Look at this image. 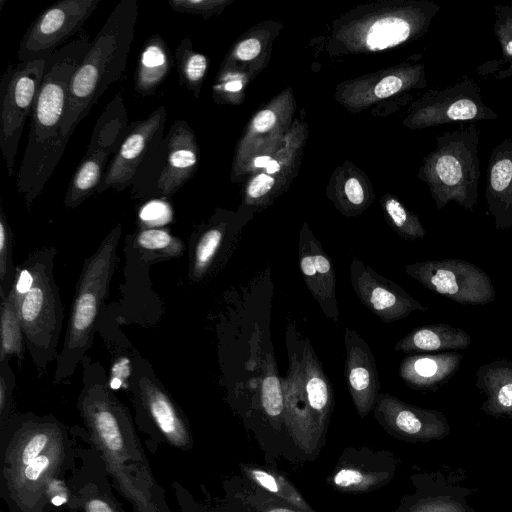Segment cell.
Here are the masks:
<instances>
[{"label": "cell", "mask_w": 512, "mask_h": 512, "mask_svg": "<svg viewBox=\"0 0 512 512\" xmlns=\"http://www.w3.org/2000/svg\"><path fill=\"white\" fill-rule=\"evenodd\" d=\"M92 40L81 33L46 59L43 79L30 115L25 152L16 187L29 208L61 160L68 140L62 124L72 77Z\"/></svg>", "instance_id": "6da1fadb"}, {"label": "cell", "mask_w": 512, "mask_h": 512, "mask_svg": "<svg viewBox=\"0 0 512 512\" xmlns=\"http://www.w3.org/2000/svg\"><path fill=\"white\" fill-rule=\"evenodd\" d=\"M138 13L136 0H121L92 40L70 83L62 124L66 140L102 94L125 72Z\"/></svg>", "instance_id": "7a4b0ae2"}, {"label": "cell", "mask_w": 512, "mask_h": 512, "mask_svg": "<svg viewBox=\"0 0 512 512\" xmlns=\"http://www.w3.org/2000/svg\"><path fill=\"white\" fill-rule=\"evenodd\" d=\"M121 235L118 224L87 260L77 285L56 380L70 375L91 341L92 330L114 271Z\"/></svg>", "instance_id": "3957f363"}, {"label": "cell", "mask_w": 512, "mask_h": 512, "mask_svg": "<svg viewBox=\"0 0 512 512\" xmlns=\"http://www.w3.org/2000/svg\"><path fill=\"white\" fill-rule=\"evenodd\" d=\"M45 65L44 59L11 64L0 80V149L9 177L14 174L20 139L31 115Z\"/></svg>", "instance_id": "277c9868"}, {"label": "cell", "mask_w": 512, "mask_h": 512, "mask_svg": "<svg viewBox=\"0 0 512 512\" xmlns=\"http://www.w3.org/2000/svg\"><path fill=\"white\" fill-rule=\"evenodd\" d=\"M128 129L126 110L118 94L98 119L88 150L67 188L66 207L75 208L96 193L110 163L109 157L118 151Z\"/></svg>", "instance_id": "5b68a950"}, {"label": "cell", "mask_w": 512, "mask_h": 512, "mask_svg": "<svg viewBox=\"0 0 512 512\" xmlns=\"http://www.w3.org/2000/svg\"><path fill=\"white\" fill-rule=\"evenodd\" d=\"M100 0H62L42 11L25 31L17 51L19 62L46 60L82 32Z\"/></svg>", "instance_id": "8992f818"}, {"label": "cell", "mask_w": 512, "mask_h": 512, "mask_svg": "<svg viewBox=\"0 0 512 512\" xmlns=\"http://www.w3.org/2000/svg\"><path fill=\"white\" fill-rule=\"evenodd\" d=\"M30 271L34 277L31 289L23 295L16 293V297L25 339L41 354L57 344L62 308L48 261L34 260Z\"/></svg>", "instance_id": "52a82bcc"}, {"label": "cell", "mask_w": 512, "mask_h": 512, "mask_svg": "<svg viewBox=\"0 0 512 512\" xmlns=\"http://www.w3.org/2000/svg\"><path fill=\"white\" fill-rule=\"evenodd\" d=\"M166 116L165 107L160 106L147 118L133 122L129 126L128 132L110 161L96 193L104 192L108 188L121 191L132 183L150 146L156 137L161 136Z\"/></svg>", "instance_id": "ba28073f"}, {"label": "cell", "mask_w": 512, "mask_h": 512, "mask_svg": "<svg viewBox=\"0 0 512 512\" xmlns=\"http://www.w3.org/2000/svg\"><path fill=\"white\" fill-rule=\"evenodd\" d=\"M349 273L358 299L384 323L405 318L415 309H425L396 283L380 275L357 257L351 261Z\"/></svg>", "instance_id": "9c48e42d"}, {"label": "cell", "mask_w": 512, "mask_h": 512, "mask_svg": "<svg viewBox=\"0 0 512 512\" xmlns=\"http://www.w3.org/2000/svg\"><path fill=\"white\" fill-rule=\"evenodd\" d=\"M373 411L387 431L408 441L440 440L449 433V426L441 415L404 403L387 393H379Z\"/></svg>", "instance_id": "30bf717a"}, {"label": "cell", "mask_w": 512, "mask_h": 512, "mask_svg": "<svg viewBox=\"0 0 512 512\" xmlns=\"http://www.w3.org/2000/svg\"><path fill=\"white\" fill-rule=\"evenodd\" d=\"M298 256L299 268L307 289L324 315L338 323L340 314L333 263L321 243L307 228L300 233Z\"/></svg>", "instance_id": "8fae6325"}, {"label": "cell", "mask_w": 512, "mask_h": 512, "mask_svg": "<svg viewBox=\"0 0 512 512\" xmlns=\"http://www.w3.org/2000/svg\"><path fill=\"white\" fill-rule=\"evenodd\" d=\"M346 348L344 375L349 394L360 417L373 410L380 393V380L374 355L369 344L357 331L348 327L344 332Z\"/></svg>", "instance_id": "7c38bea8"}, {"label": "cell", "mask_w": 512, "mask_h": 512, "mask_svg": "<svg viewBox=\"0 0 512 512\" xmlns=\"http://www.w3.org/2000/svg\"><path fill=\"white\" fill-rule=\"evenodd\" d=\"M288 370L281 379L284 391V417L286 425L302 449L311 451L323 432L310 408L301 374L300 355L288 347Z\"/></svg>", "instance_id": "4fadbf2b"}, {"label": "cell", "mask_w": 512, "mask_h": 512, "mask_svg": "<svg viewBox=\"0 0 512 512\" xmlns=\"http://www.w3.org/2000/svg\"><path fill=\"white\" fill-rule=\"evenodd\" d=\"M198 146L185 120H177L168 133V157L157 182L164 196H171L193 176L198 166Z\"/></svg>", "instance_id": "5bb4252c"}, {"label": "cell", "mask_w": 512, "mask_h": 512, "mask_svg": "<svg viewBox=\"0 0 512 512\" xmlns=\"http://www.w3.org/2000/svg\"><path fill=\"white\" fill-rule=\"evenodd\" d=\"M473 492L442 473H430L424 476L418 491L408 498L402 512H476L468 503Z\"/></svg>", "instance_id": "9a60e30c"}, {"label": "cell", "mask_w": 512, "mask_h": 512, "mask_svg": "<svg viewBox=\"0 0 512 512\" xmlns=\"http://www.w3.org/2000/svg\"><path fill=\"white\" fill-rule=\"evenodd\" d=\"M299 355L308 403L324 432L334 406V389L308 338Z\"/></svg>", "instance_id": "2e32d148"}, {"label": "cell", "mask_w": 512, "mask_h": 512, "mask_svg": "<svg viewBox=\"0 0 512 512\" xmlns=\"http://www.w3.org/2000/svg\"><path fill=\"white\" fill-rule=\"evenodd\" d=\"M173 65L171 51L163 37L156 33L144 43L134 75L135 91L145 97L156 89L170 74Z\"/></svg>", "instance_id": "e0dca14e"}, {"label": "cell", "mask_w": 512, "mask_h": 512, "mask_svg": "<svg viewBox=\"0 0 512 512\" xmlns=\"http://www.w3.org/2000/svg\"><path fill=\"white\" fill-rule=\"evenodd\" d=\"M455 146L444 147L434 163V173L448 192L476 186L477 175L474 174L472 153L458 152Z\"/></svg>", "instance_id": "ac0fdd59"}, {"label": "cell", "mask_w": 512, "mask_h": 512, "mask_svg": "<svg viewBox=\"0 0 512 512\" xmlns=\"http://www.w3.org/2000/svg\"><path fill=\"white\" fill-rule=\"evenodd\" d=\"M140 386L149 412L158 428L172 441L182 443L185 438V429L168 395L147 378L141 379Z\"/></svg>", "instance_id": "d6986e66"}, {"label": "cell", "mask_w": 512, "mask_h": 512, "mask_svg": "<svg viewBox=\"0 0 512 512\" xmlns=\"http://www.w3.org/2000/svg\"><path fill=\"white\" fill-rule=\"evenodd\" d=\"M179 83L198 97L208 69L207 57L194 50L192 42L183 38L175 51Z\"/></svg>", "instance_id": "ffe728a7"}, {"label": "cell", "mask_w": 512, "mask_h": 512, "mask_svg": "<svg viewBox=\"0 0 512 512\" xmlns=\"http://www.w3.org/2000/svg\"><path fill=\"white\" fill-rule=\"evenodd\" d=\"M23 329L20 321L14 286L1 305V360L20 355L23 350Z\"/></svg>", "instance_id": "44dd1931"}, {"label": "cell", "mask_w": 512, "mask_h": 512, "mask_svg": "<svg viewBox=\"0 0 512 512\" xmlns=\"http://www.w3.org/2000/svg\"><path fill=\"white\" fill-rule=\"evenodd\" d=\"M262 407L272 420L280 419L284 414V391L279 378L274 354L268 353L263 363L261 380Z\"/></svg>", "instance_id": "7402d4cb"}, {"label": "cell", "mask_w": 512, "mask_h": 512, "mask_svg": "<svg viewBox=\"0 0 512 512\" xmlns=\"http://www.w3.org/2000/svg\"><path fill=\"white\" fill-rule=\"evenodd\" d=\"M411 34L410 23L401 17H386L374 22L367 31L366 45L383 50L406 41Z\"/></svg>", "instance_id": "603a6c76"}, {"label": "cell", "mask_w": 512, "mask_h": 512, "mask_svg": "<svg viewBox=\"0 0 512 512\" xmlns=\"http://www.w3.org/2000/svg\"><path fill=\"white\" fill-rule=\"evenodd\" d=\"M222 223L207 228L198 238L193 258V275L201 278L212 266L225 241Z\"/></svg>", "instance_id": "cb8c5ba5"}, {"label": "cell", "mask_w": 512, "mask_h": 512, "mask_svg": "<svg viewBox=\"0 0 512 512\" xmlns=\"http://www.w3.org/2000/svg\"><path fill=\"white\" fill-rule=\"evenodd\" d=\"M247 473L262 488L285 499L290 505L301 509L303 512H310L309 506L301 495L281 476L256 468L248 469Z\"/></svg>", "instance_id": "d4e9b609"}, {"label": "cell", "mask_w": 512, "mask_h": 512, "mask_svg": "<svg viewBox=\"0 0 512 512\" xmlns=\"http://www.w3.org/2000/svg\"><path fill=\"white\" fill-rule=\"evenodd\" d=\"M488 188L498 198L512 197V151L501 152L492 159Z\"/></svg>", "instance_id": "484cf974"}, {"label": "cell", "mask_w": 512, "mask_h": 512, "mask_svg": "<svg viewBox=\"0 0 512 512\" xmlns=\"http://www.w3.org/2000/svg\"><path fill=\"white\" fill-rule=\"evenodd\" d=\"M384 209L391 225L401 237L414 239L423 236L424 231L417 218L411 215L398 200L388 198L384 203Z\"/></svg>", "instance_id": "4316f807"}, {"label": "cell", "mask_w": 512, "mask_h": 512, "mask_svg": "<svg viewBox=\"0 0 512 512\" xmlns=\"http://www.w3.org/2000/svg\"><path fill=\"white\" fill-rule=\"evenodd\" d=\"M136 243L139 247L151 250L162 251L168 255L180 254L183 245L173 237L166 229L147 228L141 230L136 237Z\"/></svg>", "instance_id": "83f0119b"}, {"label": "cell", "mask_w": 512, "mask_h": 512, "mask_svg": "<svg viewBox=\"0 0 512 512\" xmlns=\"http://www.w3.org/2000/svg\"><path fill=\"white\" fill-rule=\"evenodd\" d=\"M172 10L179 13L200 14L207 17L210 13L221 8L224 1L218 0H169Z\"/></svg>", "instance_id": "f1b7e54d"}, {"label": "cell", "mask_w": 512, "mask_h": 512, "mask_svg": "<svg viewBox=\"0 0 512 512\" xmlns=\"http://www.w3.org/2000/svg\"><path fill=\"white\" fill-rule=\"evenodd\" d=\"M479 113L476 102L468 98H460L448 106L444 115L449 120L464 121L476 118Z\"/></svg>", "instance_id": "f546056e"}, {"label": "cell", "mask_w": 512, "mask_h": 512, "mask_svg": "<svg viewBox=\"0 0 512 512\" xmlns=\"http://www.w3.org/2000/svg\"><path fill=\"white\" fill-rule=\"evenodd\" d=\"M9 225L5 217L3 208L0 209V278L1 282L7 273L8 268V248H9Z\"/></svg>", "instance_id": "4dcf8cb0"}, {"label": "cell", "mask_w": 512, "mask_h": 512, "mask_svg": "<svg viewBox=\"0 0 512 512\" xmlns=\"http://www.w3.org/2000/svg\"><path fill=\"white\" fill-rule=\"evenodd\" d=\"M47 442H48V436L46 434H44V433L35 434L24 447V450L22 452L23 464L28 465L36 457H38L40 452L43 450V448L47 444Z\"/></svg>", "instance_id": "1f68e13d"}, {"label": "cell", "mask_w": 512, "mask_h": 512, "mask_svg": "<svg viewBox=\"0 0 512 512\" xmlns=\"http://www.w3.org/2000/svg\"><path fill=\"white\" fill-rule=\"evenodd\" d=\"M130 375V361L120 357L111 367L110 388L118 389Z\"/></svg>", "instance_id": "d6a6232c"}, {"label": "cell", "mask_w": 512, "mask_h": 512, "mask_svg": "<svg viewBox=\"0 0 512 512\" xmlns=\"http://www.w3.org/2000/svg\"><path fill=\"white\" fill-rule=\"evenodd\" d=\"M274 182L268 174H259L249 184L247 193L252 199L260 198L271 190Z\"/></svg>", "instance_id": "836d02e7"}, {"label": "cell", "mask_w": 512, "mask_h": 512, "mask_svg": "<svg viewBox=\"0 0 512 512\" xmlns=\"http://www.w3.org/2000/svg\"><path fill=\"white\" fill-rule=\"evenodd\" d=\"M403 86L401 78L390 75L384 77L374 88V94L378 98H386L397 93Z\"/></svg>", "instance_id": "e575fe53"}, {"label": "cell", "mask_w": 512, "mask_h": 512, "mask_svg": "<svg viewBox=\"0 0 512 512\" xmlns=\"http://www.w3.org/2000/svg\"><path fill=\"white\" fill-rule=\"evenodd\" d=\"M261 51V43L257 39H247L238 44L235 55L242 61L255 58Z\"/></svg>", "instance_id": "d590c367"}, {"label": "cell", "mask_w": 512, "mask_h": 512, "mask_svg": "<svg viewBox=\"0 0 512 512\" xmlns=\"http://www.w3.org/2000/svg\"><path fill=\"white\" fill-rule=\"evenodd\" d=\"M167 216V209L163 208L161 205H152L146 207L141 213L143 222L154 226L164 224L167 221Z\"/></svg>", "instance_id": "8d00e7d4"}, {"label": "cell", "mask_w": 512, "mask_h": 512, "mask_svg": "<svg viewBox=\"0 0 512 512\" xmlns=\"http://www.w3.org/2000/svg\"><path fill=\"white\" fill-rule=\"evenodd\" d=\"M344 191L352 205L360 206L364 202V190L356 178L352 177L346 181Z\"/></svg>", "instance_id": "74e56055"}, {"label": "cell", "mask_w": 512, "mask_h": 512, "mask_svg": "<svg viewBox=\"0 0 512 512\" xmlns=\"http://www.w3.org/2000/svg\"><path fill=\"white\" fill-rule=\"evenodd\" d=\"M48 465L49 459L45 455H40L26 465L24 475L28 480L35 481L46 470Z\"/></svg>", "instance_id": "f35d334b"}, {"label": "cell", "mask_w": 512, "mask_h": 512, "mask_svg": "<svg viewBox=\"0 0 512 512\" xmlns=\"http://www.w3.org/2000/svg\"><path fill=\"white\" fill-rule=\"evenodd\" d=\"M276 121L275 114L270 110H263L259 112L253 119V128L257 132L268 131Z\"/></svg>", "instance_id": "ab89813d"}, {"label": "cell", "mask_w": 512, "mask_h": 512, "mask_svg": "<svg viewBox=\"0 0 512 512\" xmlns=\"http://www.w3.org/2000/svg\"><path fill=\"white\" fill-rule=\"evenodd\" d=\"M34 282L33 274L30 269H22L14 285L15 291L19 295L27 293Z\"/></svg>", "instance_id": "60d3db41"}, {"label": "cell", "mask_w": 512, "mask_h": 512, "mask_svg": "<svg viewBox=\"0 0 512 512\" xmlns=\"http://www.w3.org/2000/svg\"><path fill=\"white\" fill-rule=\"evenodd\" d=\"M243 83L241 80L236 78H225L221 85H217L218 91L222 90L226 93H235L242 89Z\"/></svg>", "instance_id": "b9f144b4"}, {"label": "cell", "mask_w": 512, "mask_h": 512, "mask_svg": "<svg viewBox=\"0 0 512 512\" xmlns=\"http://www.w3.org/2000/svg\"><path fill=\"white\" fill-rule=\"evenodd\" d=\"M497 400L502 407H512V384L503 386L497 394Z\"/></svg>", "instance_id": "7bdbcfd3"}, {"label": "cell", "mask_w": 512, "mask_h": 512, "mask_svg": "<svg viewBox=\"0 0 512 512\" xmlns=\"http://www.w3.org/2000/svg\"><path fill=\"white\" fill-rule=\"evenodd\" d=\"M87 512H114L112 508L100 499L90 500L86 505Z\"/></svg>", "instance_id": "ee69618b"}, {"label": "cell", "mask_w": 512, "mask_h": 512, "mask_svg": "<svg viewBox=\"0 0 512 512\" xmlns=\"http://www.w3.org/2000/svg\"><path fill=\"white\" fill-rule=\"evenodd\" d=\"M503 52L506 56L512 57V31L501 37Z\"/></svg>", "instance_id": "f6af8a7d"}, {"label": "cell", "mask_w": 512, "mask_h": 512, "mask_svg": "<svg viewBox=\"0 0 512 512\" xmlns=\"http://www.w3.org/2000/svg\"><path fill=\"white\" fill-rule=\"evenodd\" d=\"M7 398V384L3 376L0 378V408H4L5 401Z\"/></svg>", "instance_id": "bcb514c9"}, {"label": "cell", "mask_w": 512, "mask_h": 512, "mask_svg": "<svg viewBox=\"0 0 512 512\" xmlns=\"http://www.w3.org/2000/svg\"><path fill=\"white\" fill-rule=\"evenodd\" d=\"M271 157L269 156H260V157H256L254 159V166L255 167H258V168H263V167H267V165L269 164V162L271 161Z\"/></svg>", "instance_id": "7dc6e473"}, {"label": "cell", "mask_w": 512, "mask_h": 512, "mask_svg": "<svg viewBox=\"0 0 512 512\" xmlns=\"http://www.w3.org/2000/svg\"><path fill=\"white\" fill-rule=\"evenodd\" d=\"M279 169H280L279 163L273 159L269 162V164L266 167V171L268 174L276 173L277 171H279Z\"/></svg>", "instance_id": "c3c4849f"}, {"label": "cell", "mask_w": 512, "mask_h": 512, "mask_svg": "<svg viewBox=\"0 0 512 512\" xmlns=\"http://www.w3.org/2000/svg\"><path fill=\"white\" fill-rule=\"evenodd\" d=\"M266 512H298V511L292 510L287 507L278 506V507H272V508L268 509Z\"/></svg>", "instance_id": "681fc988"}, {"label": "cell", "mask_w": 512, "mask_h": 512, "mask_svg": "<svg viewBox=\"0 0 512 512\" xmlns=\"http://www.w3.org/2000/svg\"><path fill=\"white\" fill-rule=\"evenodd\" d=\"M66 502V499L62 496H54L51 500V503L55 506H61Z\"/></svg>", "instance_id": "f907efd6"}]
</instances>
